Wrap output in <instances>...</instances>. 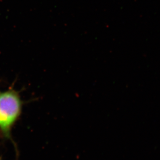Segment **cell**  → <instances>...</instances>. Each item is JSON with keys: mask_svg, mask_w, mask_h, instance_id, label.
<instances>
[{"mask_svg": "<svg viewBox=\"0 0 160 160\" xmlns=\"http://www.w3.org/2000/svg\"><path fill=\"white\" fill-rule=\"evenodd\" d=\"M25 102L13 89L0 92V131L9 138L11 131L22 114Z\"/></svg>", "mask_w": 160, "mask_h": 160, "instance_id": "cell-1", "label": "cell"}]
</instances>
